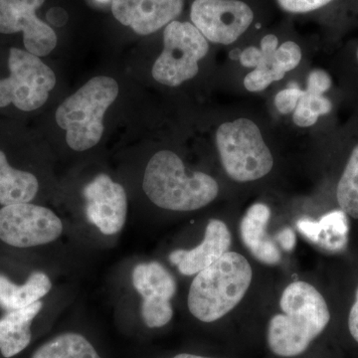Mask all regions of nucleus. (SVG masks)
Masks as SVG:
<instances>
[{
    "label": "nucleus",
    "mask_w": 358,
    "mask_h": 358,
    "mask_svg": "<svg viewBox=\"0 0 358 358\" xmlns=\"http://www.w3.org/2000/svg\"><path fill=\"white\" fill-rule=\"evenodd\" d=\"M331 84L333 81L329 73L322 69L313 70L308 75L306 90L313 93L326 94L331 89Z\"/></svg>",
    "instance_id": "obj_27"
},
{
    "label": "nucleus",
    "mask_w": 358,
    "mask_h": 358,
    "mask_svg": "<svg viewBox=\"0 0 358 358\" xmlns=\"http://www.w3.org/2000/svg\"><path fill=\"white\" fill-rule=\"evenodd\" d=\"M241 53L242 51H240L239 49H234L230 52V58H232L233 60H239Z\"/></svg>",
    "instance_id": "obj_35"
},
{
    "label": "nucleus",
    "mask_w": 358,
    "mask_h": 358,
    "mask_svg": "<svg viewBox=\"0 0 358 358\" xmlns=\"http://www.w3.org/2000/svg\"><path fill=\"white\" fill-rule=\"evenodd\" d=\"M221 164L226 173L239 182L258 180L272 171L274 159L258 126L238 119L221 124L216 133Z\"/></svg>",
    "instance_id": "obj_5"
},
{
    "label": "nucleus",
    "mask_w": 358,
    "mask_h": 358,
    "mask_svg": "<svg viewBox=\"0 0 358 358\" xmlns=\"http://www.w3.org/2000/svg\"><path fill=\"white\" fill-rule=\"evenodd\" d=\"M164 48L155 61L152 74L166 86H179L196 76L199 62L207 55L209 45L192 23L173 21L164 31Z\"/></svg>",
    "instance_id": "obj_7"
},
{
    "label": "nucleus",
    "mask_w": 358,
    "mask_h": 358,
    "mask_svg": "<svg viewBox=\"0 0 358 358\" xmlns=\"http://www.w3.org/2000/svg\"><path fill=\"white\" fill-rule=\"evenodd\" d=\"M301 60L300 46L293 41H287L278 47L274 59H273V69L284 78L285 74L298 67Z\"/></svg>",
    "instance_id": "obj_23"
},
{
    "label": "nucleus",
    "mask_w": 358,
    "mask_h": 358,
    "mask_svg": "<svg viewBox=\"0 0 358 358\" xmlns=\"http://www.w3.org/2000/svg\"><path fill=\"white\" fill-rule=\"evenodd\" d=\"M171 358H211L201 357V355H192V353H180V355H176V357Z\"/></svg>",
    "instance_id": "obj_34"
},
{
    "label": "nucleus",
    "mask_w": 358,
    "mask_h": 358,
    "mask_svg": "<svg viewBox=\"0 0 358 358\" xmlns=\"http://www.w3.org/2000/svg\"><path fill=\"white\" fill-rule=\"evenodd\" d=\"M319 224L320 236L317 245L333 251L345 246L348 242V224L345 212L336 210L327 213L320 218Z\"/></svg>",
    "instance_id": "obj_22"
},
{
    "label": "nucleus",
    "mask_w": 358,
    "mask_h": 358,
    "mask_svg": "<svg viewBox=\"0 0 358 358\" xmlns=\"http://www.w3.org/2000/svg\"><path fill=\"white\" fill-rule=\"evenodd\" d=\"M41 301L29 307L9 310L0 317V355L13 358L27 350L31 343L32 324L41 312Z\"/></svg>",
    "instance_id": "obj_16"
},
{
    "label": "nucleus",
    "mask_w": 358,
    "mask_h": 358,
    "mask_svg": "<svg viewBox=\"0 0 358 358\" xmlns=\"http://www.w3.org/2000/svg\"><path fill=\"white\" fill-rule=\"evenodd\" d=\"M63 233V223L53 211L27 203L0 208V241L15 248H30L55 241Z\"/></svg>",
    "instance_id": "obj_8"
},
{
    "label": "nucleus",
    "mask_w": 358,
    "mask_h": 358,
    "mask_svg": "<svg viewBox=\"0 0 358 358\" xmlns=\"http://www.w3.org/2000/svg\"><path fill=\"white\" fill-rule=\"evenodd\" d=\"M133 285L141 296V315L148 329L166 327L173 317L171 299L176 279L159 262L141 263L133 271Z\"/></svg>",
    "instance_id": "obj_10"
},
{
    "label": "nucleus",
    "mask_w": 358,
    "mask_h": 358,
    "mask_svg": "<svg viewBox=\"0 0 358 358\" xmlns=\"http://www.w3.org/2000/svg\"><path fill=\"white\" fill-rule=\"evenodd\" d=\"M303 90L296 83H289L288 88L282 90L275 98V105L282 115L294 113L300 100Z\"/></svg>",
    "instance_id": "obj_25"
},
{
    "label": "nucleus",
    "mask_w": 358,
    "mask_h": 358,
    "mask_svg": "<svg viewBox=\"0 0 358 358\" xmlns=\"http://www.w3.org/2000/svg\"><path fill=\"white\" fill-rule=\"evenodd\" d=\"M11 76L0 81V110L13 108L22 113L40 109L56 85V76L49 66L24 48L8 49Z\"/></svg>",
    "instance_id": "obj_6"
},
{
    "label": "nucleus",
    "mask_w": 358,
    "mask_h": 358,
    "mask_svg": "<svg viewBox=\"0 0 358 358\" xmlns=\"http://www.w3.org/2000/svg\"><path fill=\"white\" fill-rule=\"evenodd\" d=\"M232 237L227 225L218 219H211L207 224L203 241L192 250H174L169 254V261L185 275L199 274L229 252Z\"/></svg>",
    "instance_id": "obj_14"
},
{
    "label": "nucleus",
    "mask_w": 358,
    "mask_h": 358,
    "mask_svg": "<svg viewBox=\"0 0 358 358\" xmlns=\"http://www.w3.org/2000/svg\"><path fill=\"white\" fill-rule=\"evenodd\" d=\"M280 307L282 313L273 317L268 327V348L279 357L305 352L331 320L326 300L308 282L289 284L282 292Z\"/></svg>",
    "instance_id": "obj_1"
},
{
    "label": "nucleus",
    "mask_w": 358,
    "mask_h": 358,
    "mask_svg": "<svg viewBox=\"0 0 358 358\" xmlns=\"http://www.w3.org/2000/svg\"><path fill=\"white\" fill-rule=\"evenodd\" d=\"M263 55L261 49L256 48V47H248L242 51L240 55V62L247 68H256L257 66L260 64L262 61Z\"/></svg>",
    "instance_id": "obj_30"
},
{
    "label": "nucleus",
    "mask_w": 358,
    "mask_h": 358,
    "mask_svg": "<svg viewBox=\"0 0 358 358\" xmlns=\"http://www.w3.org/2000/svg\"><path fill=\"white\" fill-rule=\"evenodd\" d=\"M336 199L341 210L358 219V143L352 148L336 187Z\"/></svg>",
    "instance_id": "obj_20"
},
{
    "label": "nucleus",
    "mask_w": 358,
    "mask_h": 358,
    "mask_svg": "<svg viewBox=\"0 0 358 358\" xmlns=\"http://www.w3.org/2000/svg\"><path fill=\"white\" fill-rule=\"evenodd\" d=\"M47 20L52 24L56 26H62L67 22L68 16L65 10H63L60 7H54L47 13Z\"/></svg>",
    "instance_id": "obj_33"
},
{
    "label": "nucleus",
    "mask_w": 358,
    "mask_h": 358,
    "mask_svg": "<svg viewBox=\"0 0 358 358\" xmlns=\"http://www.w3.org/2000/svg\"><path fill=\"white\" fill-rule=\"evenodd\" d=\"M284 10L292 13H307L329 6L334 0H277Z\"/></svg>",
    "instance_id": "obj_26"
},
{
    "label": "nucleus",
    "mask_w": 358,
    "mask_h": 358,
    "mask_svg": "<svg viewBox=\"0 0 358 358\" xmlns=\"http://www.w3.org/2000/svg\"><path fill=\"white\" fill-rule=\"evenodd\" d=\"M51 289L50 278L45 273H32L22 285L15 284L6 275L0 274V307L6 312L29 307L41 301Z\"/></svg>",
    "instance_id": "obj_18"
},
{
    "label": "nucleus",
    "mask_w": 358,
    "mask_h": 358,
    "mask_svg": "<svg viewBox=\"0 0 358 358\" xmlns=\"http://www.w3.org/2000/svg\"><path fill=\"white\" fill-rule=\"evenodd\" d=\"M357 62H358V47H357Z\"/></svg>",
    "instance_id": "obj_36"
},
{
    "label": "nucleus",
    "mask_w": 358,
    "mask_h": 358,
    "mask_svg": "<svg viewBox=\"0 0 358 358\" xmlns=\"http://www.w3.org/2000/svg\"><path fill=\"white\" fill-rule=\"evenodd\" d=\"M190 17L205 38L229 45L248 29L254 13L248 4L240 0H194Z\"/></svg>",
    "instance_id": "obj_9"
},
{
    "label": "nucleus",
    "mask_w": 358,
    "mask_h": 358,
    "mask_svg": "<svg viewBox=\"0 0 358 358\" xmlns=\"http://www.w3.org/2000/svg\"><path fill=\"white\" fill-rule=\"evenodd\" d=\"M119 95V85L113 78H92L59 106L55 119L67 131L66 141L72 150L84 152L102 138L103 115Z\"/></svg>",
    "instance_id": "obj_4"
},
{
    "label": "nucleus",
    "mask_w": 358,
    "mask_h": 358,
    "mask_svg": "<svg viewBox=\"0 0 358 358\" xmlns=\"http://www.w3.org/2000/svg\"><path fill=\"white\" fill-rule=\"evenodd\" d=\"M278 44H279V40L273 34L266 35L261 40V52H262L263 59L271 64H273V59L279 47Z\"/></svg>",
    "instance_id": "obj_31"
},
{
    "label": "nucleus",
    "mask_w": 358,
    "mask_h": 358,
    "mask_svg": "<svg viewBox=\"0 0 358 358\" xmlns=\"http://www.w3.org/2000/svg\"><path fill=\"white\" fill-rule=\"evenodd\" d=\"M45 0H0V35L21 34L25 50L42 57L57 45L55 31L36 11Z\"/></svg>",
    "instance_id": "obj_11"
},
{
    "label": "nucleus",
    "mask_w": 358,
    "mask_h": 358,
    "mask_svg": "<svg viewBox=\"0 0 358 358\" xmlns=\"http://www.w3.org/2000/svg\"><path fill=\"white\" fill-rule=\"evenodd\" d=\"M143 192L152 203L173 211L202 208L217 197L218 183L203 173H185V164L171 150H160L148 162Z\"/></svg>",
    "instance_id": "obj_2"
},
{
    "label": "nucleus",
    "mask_w": 358,
    "mask_h": 358,
    "mask_svg": "<svg viewBox=\"0 0 358 358\" xmlns=\"http://www.w3.org/2000/svg\"><path fill=\"white\" fill-rule=\"evenodd\" d=\"M30 358H105L84 334H59L40 345Z\"/></svg>",
    "instance_id": "obj_19"
},
{
    "label": "nucleus",
    "mask_w": 358,
    "mask_h": 358,
    "mask_svg": "<svg viewBox=\"0 0 358 358\" xmlns=\"http://www.w3.org/2000/svg\"><path fill=\"white\" fill-rule=\"evenodd\" d=\"M39 181L32 173L11 164L6 150L0 148V205L27 203L36 197Z\"/></svg>",
    "instance_id": "obj_17"
},
{
    "label": "nucleus",
    "mask_w": 358,
    "mask_h": 358,
    "mask_svg": "<svg viewBox=\"0 0 358 358\" xmlns=\"http://www.w3.org/2000/svg\"><path fill=\"white\" fill-rule=\"evenodd\" d=\"M348 329L352 338L358 343V288L355 303L350 308V317H348Z\"/></svg>",
    "instance_id": "obj_32"
},
{
    "label": "nucleus",
    "mask_w": 358,
    "mask_h": 358,
    "mask_svg": "<svg viewBox=\"0 0 358 358\" xmlns=\"http://www.w3.org/2000/svg\"><path fill=\"white\" fill-rule=\"evenodd\" d=\"M331 110L333 103L324 94L303 90L298 105L294 110V122L301 128H308L313 126L320 115L329 114Z\"/></svg>",
    "instance_id": "obj_21"
},
{
    "label": "nucleus",
    "mask_w": 358,
    "mask_h": 358,
    "mask_svg": "<svg viewBox=\"0 0 358 358\" xmlns=\"http://www.w3.org/2000/svg\"><path fill=\"white\" fill-rule=\"evenodd\" d=\"M274 240L275 243L279 244V246L285 251H293L296 246V234H294V230L289 227H285L280 230L275 235Z\"/></svg>",
    "instance_id": "obj_29"
},
{
    "label": "nucleus",
    "mask_w": 358,
    "mask_h": 358,
    "mask_svg": "<svg viewBox=\"0 0 358 358\" xmlns=\"http://www.w3.org/2000/svg\"><path fill=\"white\" fill-rule=\"evenodd\" d=\"M296 228L301 235L313 243H319L320 236V228L319 221H313L312 219L301 218L296 222Z\"/></svg>",
    "instance_id": "obj_28"
},
{
    "label": "nucleus",
    "mask_w": 358,
    "mask_h": 358,
    "mask_svg": "<svg viewBox=\"0 0 358 358\" xmlns=\"http://www.w3.org/2000/svg\"><path fill=\"white\" fill-rule=\"evenodd\" d=\"M271 210L267 205L256 203L247 210L240 223L242 241L259 262L266 265H277L282 255L274 238L267 232Z\"/></svg>",
    "instance_id": "obj_15"
},
{
    "label": "nucleus",
    "mask_w": 358,
    "mask_h": 358,
    "mask_svg": "<svg viewBox=\"0 0 358 358\" xmlns=\"http://www.w3.org/2000/svg\"><path fill=\"white\" fill-rule=\"evenodd\" d=\"M86 217L107 236L122 231L128 214V197L120 183L100 174L84 188Z\"/></svg>",
    "instance_id": "obj_12"
},
{
    "label": "nucleus",
    "mask_w": 358,
    "mask_h": 358,
    "mask_svg": "<svg viewBox=\"0 0 358 358\" xmlns=\"http://www.w3.org/2000/svg\"><path fill=\"white\" fill-rule=\"evenodd\" d=\"M282 79V77L273 69L272 66L268 65L262 59L255 70L245 77L244 86L250 92H260L267 89L273 82Z\"/></svg>",
    "instance_id": "obj_24"
},
{
    "label": "nucleus",
    "mask_w": 358,
    "mask_h": 358,
    "mask_svg": "<svg viewBox=\"0 0 358 358\" xmlns=\"http://www.w3.org/2000/svg\"><path fill=\"white\" fill-rule=\"evenodd\" d=\"M185 0H113L112 13L140 35L157 32L182 11Z\"/></svg>",
    "instance_id": "obj_13"
},
{
    "label": "nucleus",
    "mask_w": 358,
    "mask_h": 358,
    "mask_svg": "<svg viewBox=\"0 0 358 358\" xmlns=\"http://www.w3.org/2000/svg\"><path fill=\"white\" fill-rule=\"evenodd\" d=\"M253 279L247 259L227 252L193 279L187 305L200 322H213L231 312L244 298Z\"/></svg>",
    "instance_id": "obj_3"
}]
</instances>
